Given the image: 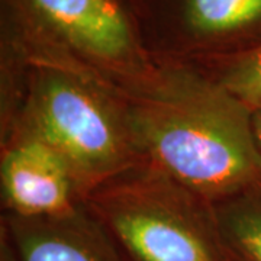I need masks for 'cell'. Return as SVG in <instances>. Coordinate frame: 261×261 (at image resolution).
<instances>
[{"label": "cell", "instance_id": "cell-10", "mask_svg": "<svg viewBox=\"0 0 261 261\" xmlns=\"http://www.w3.org/2000/svg\"><path fill=\"white\" fill-rule=\"evenodd\" d=\"M252 126H254V134L258 142V147L261 149V108L252 111Z\"/></svg>", "mask_w": 261, "mask_h": 261}, {"label": "cell", "instance_id": "cell-4", "mask_svg": "<svg viewBox=\"0 0 261 261\" xmlns=\"http://www.w3.org/2000/svg\"><path fill=\"white\" fill-rule=\"evenodd\" d=\"M38 22L67 57L102 79L141 71L149 57L116 0H25ZM49 53V51H48Z\"/></svg>", "mask_w": 261, "mask_h": 261}, {"label": "cell", "instance_id": "cell-2", "mask_svg": "<svg viewBox=\"0 0 261 261\" xmlns=\"http://www.w3.org/2000/svg\"><path fill=\"white\" fill-rule=\"evenodd\" d=\"M45 141L73 170L84 196L144 161L109 84L67 57L35 49L23 67V94L12 130Z\"/></svg>", "mask_w": 261, "mask_h": 261}, {"label": "cell", "instance_id": "cell-3", "mask_svg": "<svg viewBox=\"0 0 261 261\" xmlns=\"http://www.w3.org/2000/svg\"><path fill=\"white\" fill-rule=\"evenodd\" d=\"M83 206L125 261H233L215 203L147 161L93 187Z\"/></svg>", "mask_w": 261, "mask_h": 261}, {"label": "cell", "instance_id": "cell-6", "mask_svg": "<svg viewBox=\"0 0 261 261\" xmlns=\"http://www.w3.org/2000/svg\"><path fill=\"white\" fill-rule=\"evenodd\" d=\"M0 235L9 241L18 261H125L83 203L57 216L2 214Z\"/></svg>", "mask_w": 261, "mask_h": 261}, {"label": "cell", "instance_id": "cell-9", "mask_svg": "<svg viewBox=\"0 0 261 261\" xmlns=\"http://www.w3.org/2000/svg\"><path fill=\"white\" fill-rule=\"evenodd\" d=\"M203 71L251 111L261 108V45L225 57Z\"/></svg>", "mask_w": 261, "mask_h": 261}, {"label": "cell", "instance_id": "cell-1", "mask_svg": "<svg viewBox=\"0 0 261 261\" xmlns=\"http://www.w3.org/2000/svg\"><path fill=\"white\" fill-rule=\"evenodd\" d=\"M105 82L144 161L212 203L261 186L252 111L203 70L151 60Z\"/></svg>", "mask_w": 261, "mask_h": 261}, {"label": "cell", "instance_id": "cell-5", "mask_svg": "<svg viewBox=\"0 0 261 261\" xmlns=\"http://www.w3.org/2000/svg\"><path fill=\"white\" fill-rule=\"evenodd\" d=\"M0 181L3 214L57 216L83 203L73 170L56 149L28 130L2 138Z\"/></svg>", "mask_w": 261, "mask_h": 261}, {"label": "cell", "instance_id": "cell-8", "mask_svg": "<svg viewBox=\"0 0 261 261\" xmlns=\"http://www.w3.org/2000/svg\"><path fill=\"white\" fill-rule=\"evenodd\" d=\"M233 261H261V186L215 203Z\"/></svg>", "mask_w": 261, "mask_h": 261}, {"label": "cell", "instance_id": "cell-7", "mask_svg": "<svg viewBox=\"0 0 261 261\" xmlns=\"http://www.w3.org/2000/svg\"><path fill=\"white\" fill-rule=\"evenodd\" d=\"M181 19L199 41H222L261 25V0H185Z\"/></svg>", "mask_w": 261, "mask_h": 261}]
</instances>
